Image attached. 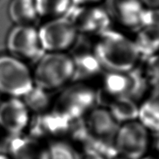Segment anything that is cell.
<instances>
[{
    "mask_svg": "<svg viewBox=\"0 0 159 159\" xmlns=\"http://www.w3.org/2000/svg\"><path fill=\"white\" fill-rule=\"evenodd\" d=\"M92 49L106 71L134 69L141 59L133 39L111 28L96 37Z\"/></svg>",
    "mask_w": 159,
    "mask_h": 159,
    "instance_id": "cell-1",
    "label": "cell"
},
{
    "mask_svg": "<svg viewBox=\"0 0 159 159\" xmlns=\"http://www.w3.org/2000/svg\"><path fill=\"white\" fill-rule=\"evenodd\" d=\"M85 130V147L90 148L105 157H117L114 141L120 124L106 107L98 105L82 119Z\"/></svg>",
    "mask_w": 159,
    "mask_h": 159,
    "instance_id": "cell-2",
    "label": "cell"
},
{
    "mask_svg": "<svg viewBox=\"0 0 159 159\" xmlns=\"http://www.w3.org/2000/svg\"><path fill=\"white\" fill-rule=\"evenodd\" d=\"M97 86L99 102L116 98H130L138 102L149 86L142 71L136 67L128 71H104Z\"/></svg>",
    "mask_w": 159,
    "mask_h": 159,
    "instance_id": "cell-3",
    "label": "cell"
},
{
    "mask_svg": "<svg viewBox=\"0 0 159 159\" xmlns=\"http://www.w3.org/2000/svg\"><path fill=\"white\" fill-rule=\"evenodd\" d=\"M32 72L37 86L48 92L61 89L73 81L72 57L67 52H44Z\"/></svg>",
    "mask_w": 159,
    "mask_h": 159,
    "instance_id": "cell-4",
    "label": "cell"
},
{
    "mask_svg": "<svg viewBox=\"0 0 159 159\" xmlns=\"http://www.w3.org/2000/svg\"><path fill=\"white\" fill-rule=\"evenodd\" d=\"M99 105L96 85L83 82H71L54 99L52 109L71 120H82Z\"/></svg>",
    "mask_w": 159,
    "mask_h": 159,
    "instance_id": "cell-5",
    "label": "cell"
},
{
    "mask_svg": "<svg viewBox=\"0 0 159 159\" xmlns=\"http://www.w3.org/2000/svg\"><path fill=\"white\" fill-rule=\"evenodd\" d=\"M34 85L33 72L26 63L10 54L0 55V93L22 98Z\"/></svg>",
    "mask_w": 159,
    "mask_h": 159,
    "instance_id": "cell-6",
    "label": "cell"
},
{
    "mask_svg": "<svg viewBox=\"0 0 159 159\" xmlns=\"http://www.w3.org/2000/svg\"><path fill=\"white\" fill-rule=\"evenodd\" d=\"M76 121L71 120L54 110V109L45 113L31 116L29 134L46 143L62 141L68 143Z\"/></svg>",
    "mask_w": 159,
    "mask_h": 159,
    "instance_id": "cell-7",
    "label": "cell"
},
{
    "mask_svg": "<svg viewBox=\"0 0 159 159\" xmlns=\"http://www.w3.org/2000/svg\"><path fill=\"white\" fill-rule=\"evenodd\" d=\"M114 146L117 156L141 159L151 146V133L138 120L124 123L119 126Z\"/></svg>",
    "mask_w": 159,
    "mask_h": 159,
    "instance_id": "cell-8",
    "label": "cell"
},
{
    "mask_svg": "<svg viewBox=\"0 0 159 159\" xmlns=\"http://www.w3.org/2000/svg\"><path fill=\"white\" fill-rule=\"evenodd\" d=\"M38 33L44 52H67L75 45L79 36L68 16L47 20Z\"/></svg>",
    "mask_w": 159,
    "mask_h": 159,
    "instance_id": "cell-9",
    "label": "cell"
},
{
    "mask_svg": "<svg viewBox=\"0 0 159 159\" xmlns=\"http://www.w3.org/2000/svg\"><path fill=\"white\" fill-rule=\"evenodd\" d=\"M6 47L10 55L25 62L38 60L44 53L38 29L32 25H16L8 34Z\"/></svg>",
    "mask_w": 159,
    "mask_h": 159,
    "instance_id": "cell-10",
    "label": "cell"
},
{
    "mask_svg": "<svg viewBox=\"0 0 159 159\" xmlns=\"http://www.w3.org/2000/svg\"><path fill=\"white\" fill-rule=\"evenodd\" d=\"M68 17L79 35L96 37L111 28L112 22L108 12L100 4L74 6Z\"/></svg>",
    "mask_w": 159,
    "mask_h": 159,
    "instance_id": "cell-11",
    "label": "cell"
},
{
    "mask_svg": "<svg viewBox=\"0 0 159 159\" xmlns=\"http://www.w3.org/2000/svg\"><path fill=\"white\" fill-rule=\"evenodd\" d=\"M31 116L21 98L7 97L0 103V130L9 138L24 134Z\"/></svg>",
    "mask_w": 159,
    "mask_h": 159,
    "instance_id": "cell-12",
    "label": "cell"
},
{
    "mask_svg": "<svg viewBox=\"0 0 159 159\" xmlns=\"http://www.w3.org/2000/svg\"><path fill=\"white\" fill-rule=\"evenodd\" d=\"M103 2L112 23L133 31L141 23L146 9L141 0H104Z\"/></svg>",
    "mask_w": 159,
    "mask_h": 159,
    "instance_id": "cell-13",
    "label": "cell"
},
{
    "mask_svg": "<svg viewBox=\"0 0 159 159\" xmlns=\"http://www.w3.org/2000/svg\"><path fill=\"white\" fill-rule=\"evenodd\" d=\"M7 149L11 159H49L48 143L29 134L9 138Z\"/></svg>",
    "mask_w": 159,
    "mask_h": 159,
    "instance_id": "cell-14",
    "label": "cell"
},
{
    "mask_svg": "<svg viewBox=\"0 0 159 159\" xmlns=\"http://www.w3.org/2000/svg\"><path fill=\"white\" fill-rule=\"evenodd\" d=\"M71 56L74 63L72 82H83L93 85L94 81L99 82L105 70L95 55L92 48L89 50H79Z\"/></svg>",
    "mask_w": 159,
    "mask_h": 159,
    "instance_id": "cell-15",
    "label": "cell"
},
{
    "mask_svg": "<svg viewBox=\"0 0 159 159\" xmlns=\"http://www.w3.org/2000/svg\"><path fill=\"white\" fill-rule=\"evenodd\" d=\"M138 120L150 133L159 131V87L152 88L148 96L139 103Z\"/></svg>",
    "mask_w": 159,
    "mask_h": 159,
    "instance_id": "cell-16",
    "label": "cell"
},
{
    "mask_svg": "<svg viewBox=\"0 0 159 159\" xmlns=\"http://www.w3.org/2000/svg\"><path fill=\"white\" fill-rule=\"evenodd\" d=\"M134 32V37L132 39L141 59L159 52V27L141 23Z\"/></svg>",
    "mask_w": 159,
    "mask_h": 159,
    "instance_id": "cell-17",
    "label": "cell"
},
{
    "mask_svg": "<svg viewBox=\"0 0 159 159\" xmlns=\"http://www.w3.org/2000/svg\"><path fill=\"white\" fill-rule=\"evenodd\" d=\"M99 106L106 107L120 125L138 120L139 102L130 98L108 99Z\"/></svg>",
    "mask_w": 159,
    "mask_h": 159,
    "instance_id": "cell-18",
    "label": "cell"
},
{
    "mask_svg": "<svg viewBox=\"0 0 159 159\" xmlns=\"http://www.w3.org/2000/svg\"><path fill=\"white\" fill-rule=\"evenodd\" d=\"M9 18L16 25H32L39 18L35 0H11L8 7Z\"/></svg>",
    "mask_w": 159,
    "mask_h": 159,
    "instance_id": "cell-19",
    "label": "cell"
},
{
    "mask_svg": "<svg viewBox=\"0 0 159 159\" xmlns=\"http://www.w3.org/2000/svg\"><path fill=\"white\" fill-rule=\"evenodd\" d=\"M21 99L31 116L40 114L51 110L54 104V99L51 97V92L35 85Z\"/></svg>",
    "mask_w": 159,
    "mask_h": 159,
    "instance_id": "cell-20",
    "label": "cell"
},
{
    "mask_svg": "<svg viewBox=\"0 0 159 159\" xmlns=\"http://www.w3.org/2000/svg\"><path fill=\"white\" fill-rule=\"evenodd\" d=\"M39 18L46 20L68 16L74 6L72 0H35Z\"/></svg>",
    "mask_w": 159,
    "mask_h": 159,
    "instance_id": "cell-21",
    "label": "cell"
},
{
    "mask_svg": "<svg viewBox=\"0 0 159 159\" xmlns=\"http://www.w3.org/2000/svg\"><path fill=\"white\" fill-rule=\"evenodd\" d=\"M142 59L144 60V65L141 69L149 86L159 87V52Z\"/></svg>",
    "mask_w": 159,
    "mask_h": 159,
    "instance_id": "cell-22",
    "label": "cell"
},
{
    "mask_svg": "<svg viewBox=\"0 0 159 159\" xmlns=\"http://www.w3.org/2000/svg\"><path fill=\"white\" fill-rule=\"evenodd\" d=\"M48 144L49 159H75V148L66 141H56Z\"/></svg>",
    "mask_w": 159,
    "mask_h": 159,
    "instance_id": "cell-23",
    "label": "cell"
},
{
    "mask_svg": "<svg viewBox=\"0 0 159 159\" xmlns=\"http://www.w3.org/2000/svg\"><path fill=\"white\" fill-rule=\"evenodd\" d=\"M75 152V159H107L99 152L87 147L79 148Z\"/></svg>",
    "mask_w": 159,
    "mask_h": 159,
    "instance_id": "cell-24",
    "label": "cell"
},
{
    "mask_svg": "<svg viewBox=\"0 0 159 159\" xmlns=\"http://www.w3.org/2000/svg\"><path fill=\"white\" fill-rule=\"evenodd\" d=\"M74 6H87V5H99L104 0H72Z\"/></svg>",
    "mask_w": 159,
    "mask_h": 159,
    "instance_id": "cell-25",
    "label": "cell"
},
{
    "mask_svg": "<svg viewBox=\"0 0 159 159\" xmlns=\"http://www.w3.org/2000/svg\"><path fill=\"white\" fill-rule=\"evenodd\" d=\"M151 145L156 152V155H159V131L153 133L152 138L151 137Z\"/></svg>",
    "mask_w": 159,
    "mask_h": 159,
    "instance_id": "cell-26",
    "label": "cell"
},
{
    "mask_svg": "<svg viewBox=\"0 0 159 159\" xmlns=\"http://www.w3.org/2000/svg\"><path fill=\"white\" fill-rule=\"evenodd\" d=\"M145 8L158 9L159 8V0H141Z\"/></svg>",
    "mask_w": 159,
    "mask_h": 159,
    "instance_id": "cell-27",
    "label": "cell"
},
{
    "mask_svg": "<svg viewBox=\"0 0 159 159\" xmlns=\"http://www.w3.org/2000/svg\"><path fill=\"white\" fill-rule=\"evenodd\" d=\"M141 159H159V155H145Z\"/></svg>",
    "mask_w": 159,
    "mask_h": 159,
    "instance_id": "cell-28",
    "label": "cell"
},
{
    "mask_svg": "<svg viewBox=\"0 0 159 159\" xmlns=\"http://www.w3.org/2000/svg\"><path fill=\"white\" fill-rule=\"evenodd\" d=\"M0 159H11L9 158V155H6V154L0 153Z\"/></svg>",
    "mask_w": 159,
    "mask_h": 159,
    "instance_id": "cell-29",
    "label": "cell"
},
{
    "mask_svg": "<svg viewBox=\"0 0 159 159\" xmlns=\"http://www.w3.org/2000/svg\"><path fill=\"white\" fill-rule=\"evenodd\" d=\"M113 159H127V158H122V157L117 156V157H116V158H114Z\"/></svg>",
    "mask_w": 159,
    "mask_h": 159,
    "instance_id": "cell-30",
    "label": "cell"
}]
</instances>
